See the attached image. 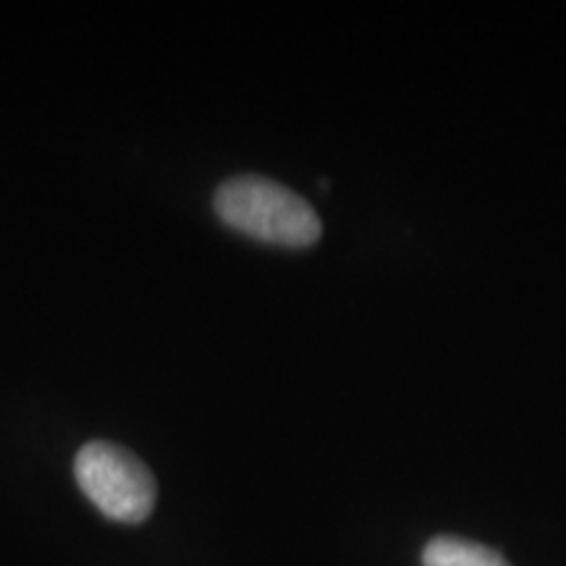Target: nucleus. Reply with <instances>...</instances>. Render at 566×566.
<instances>
[{
    "instance_id": "obj_2",
    "label": "nucleus",
    "mask_w": 566,
    "mask_h": 566,
    "mask_svg": "<svg viewBox=\"0 0 566 566\" xmlns=\"http://www.w3.org/2000/svg\"><path fill=\"white\" fill-rule=\"evenodd\" d=\"M74 475L97 512L113 522L139 525L153 514L158 485L150 467L124 446L111 441L82 446L74 462Z\"/></svg>"
},
{
    "instance_id": "obj_1",
    "label": "nucleus",
    "mask_w": 566,
    "mask_h": 566,
    "mask_svg": "<svg viewBox=\"0 0 566 566\" xmlns=\"http://www.w3.org/2000/svg\"><path fill=\"white\" fill-rule=\"evenodd\" d=\"M212 208L229 229L263 244L304 250L323 233L313 205L265 176H233L223 181Z\"/></svg>"
},
{
    "instance_id": "obj_3",
    "label": "nucleus",
    "mask_w": 566,
    "mask_h": 566,
    "mask_svg": "<svg viewBox=\"0 0 566 566\" xmlns=\"http://www.w3.org/2000/svg\"><path fill=\"white\" fill-rule=\"evenodd\" d=\"M422 566H509L506 558L462 537H436L422 551Z\"/></svg>"
}]
</instances>
